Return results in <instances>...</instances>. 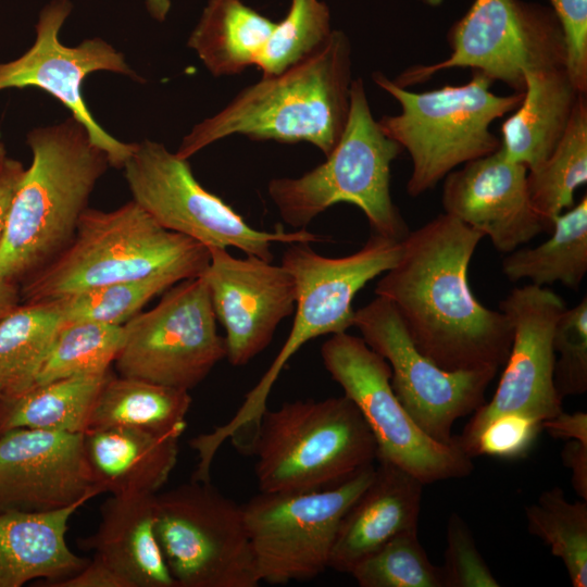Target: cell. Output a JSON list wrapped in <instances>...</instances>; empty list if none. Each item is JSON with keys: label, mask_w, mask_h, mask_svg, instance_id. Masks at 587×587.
Instances as JSON below:
<instances>
[{"label": "cell", "mask_w": 587, "mask_h": 587, "mask_svg": "<svg viewBox=\"0 0 587 587\" xmlns=\"http://www.w3.org/2000/svg\"><path fill=\"white\" fill-rule=\"evenodd\" d=\"M25 170L22 162L10 158L0 166V246L5 234L11 203Z\"/></svg>", "instance_id": "b9f144b4"}, {"label": "cell", "mask_w": 587, "mask_h": 587, "mask_svg": "<svg viewBox=\"0 0 587 587\" xmlns=\"http://www.w3.org/2000/svg\"><path fill=\"white\" fill-rule=\"evenodd\" d=\"M528 168L500 148L451 171L442 187L446 214L488 236L495 249L510 253L547 232L527 187Z\"/></svg>", "instance_id": "ffe728a7"}, {"label": "cell", "mask_w": 587, "mask_h": 587, "mask_svg": "<svg viewBox=\"0 0 587 587\" xmlns=\"http://www.w3.org/2000/svg\"><path fill=\"white\" fill-rule=\"evenodd\" d=\"M21 302L20 285L0 279V320Z\"/></svg>", "instance_id": "f6af8a7d"}, {"label": "cell", "mask_w": 587, "mask_h": 587, "mask_svg": "<svg viewBox=\"0 0 587 587\" xmlns=\"http://www.w3.org/2000/svg\"><path fill=\"white\" fill-rule=\"evenodd\" d=\"M350 575L361 587H445L441 566L430 562L417 529L391 538L358 562Z\"/></svg>", "instance_id": "836d02e7"}, {"label": "cell", "mask_w": 587, "mask_h": 587, "mask_svg": "<svg viewBox=\"0 0 587 587\" xmlns=\"http://www.w3.org/2000/svg\"><path fill=\"white\" fill-rule=\"evenodd\" d=\"M216 321L202 276L175 284L154 308L123 325L118 375L189 391L226 358Z\"/></svg>", "instance_id": "5bb4252c"}, {"label": "cell", "mask_w": 587, "mask_h": 587, "mask_svg": "<svg viewBox=\"0 0 587 587\" xmlns=\"http://www.w3.org/2000/svg\"><path fill=\"white\" fill-rule=\"evenodd\" d=\"M402 151L373 117L364 83L357 78L346 127L326 160L299 177L271 179L267 193L280 218L296 229L347 202L364 213L373 234L400 241L410 230L391 199L390 168Z\"/></svg>", "instance_id": "8992f818"}, {"label": "cell", "mask_w": 587, "mask_h": 587, "mask_svg": "<svg viewBox=\"0 0 587 587\" xmlns=\"http://www.w3.org/2000/svg\"><path fill=\"white\" fill-rule=\"evenodd\" d=\"M351 45L333 30L312 54L283 72L261 77L185 135L175 153L189 160L234 135L283 143L308 142L328 155L350 110Z\"/></svg>", "instance_id": "7a4b0ae2"}, {"label": "cell", "mask_w": 587, "mask_h": 587, "mask_svg": "<svg viewBox=\"0 0 587 587\" xmlns=\"http://www.w3.org/2000/svg\"><path fill=\"white\" fill-rule=\"evenodd\" d=\"M483 238L439 214L408 233L398 261L375 287L376 296L392 303L416 349L447 371H498L511 349L510 319L482 304L470 287V262Z\"/></svg>", "instance_id": "6da1fadb"}, {"label": "cell", "mask_w": 587, "mask_h": 587, "mask_svg": "<svg viewBox=\"0 0 587 587\" xmlns=\"http://www.w3.org/2000/svg\"><path fill=\"white\" fill-rule=\"evenodd\" d=\"M562 461L572 473V485L587 500V440L570 439L562 450Z\"/></svg>", "instance_id": "7bdbcfd3"}, {"label": "cell", "mask_w": 587, "mask_h": 587, "mask_svg": "<svg viewBox=\"0 0 587 587\" xmlns=\"http://www.w3.org/2000/svg\"><path fill=\"white\" fill-rule=\"evenodd\" d=\"M49 587H130L129 583L100 559L93 557L78 572L57 582Z\"/></svg>", "instance_id": "60d3db41"}, {"label": "cell", "mask_w": 587, "mask_h": 587, "mask_svg": "<svg viewBox=\"0 0 587 587\" xmlns=\"http://www.w3.org/2000/svg\"><path fill=\"white\" fill-rule=\"evenodd\" d=\"M149 14L158 22H163L171 10V0H145Z\"/></svg>", "instance_id": "bcb514c9"}, {"label": "cell", "mask_w": 587, "mask_h": 587, "mask_svg": "<svg viewBox=\"0 0 587 587\" xmlns=\"http://www.w3.org/2000/svg\"><path fill=\"white\" fill-rule=\"evenodd\" d=\"M370 465L330 488L261 492L242 504L261 583L309 580L326 569L340 523L373 478Z\"/></svg>", "instance_id": "4fadbf2b"}, {"label": "cell", "mask_w": 587, "mask_h": 587, "mask_svg": "<svg viewBox=\"0 0 587 587\" xmlns=\"http://www.w3.org/2000/svg\"><path fill=\"white\" fill-rule=\"evenodd\" d=\"M328 7L320 0H290L284 20L262 52L257 67L262 76L276 75L322 47L332 34Z\"/></svg>", "instance_id": "d590c367"}, {"label": "cell", "mask_w": 587, "mask_h": 587, "mask_svg": "<svg viewBox=\"0 0 587 587\" xmlns=\"http://www.w3.org/2000/svg\"><path fill=\"white\" fill-rule=\"evenodd\" d=\"M401 252V240L371 235L354 253L329 258L315 252L309 242H295L284 251L282 265L297 287L295 317L288 337L270 367L245 396L225 424L192 438V448L204 462H212L224 441L248 448L267 409L271 390L288 361L310 340L347 332L353 326L352 302L372 279L391 268Z\"/></svg>", "instance_id": "277c9868"}, {"label": "cell", "mask_w": 587, "mask_h": 587, "mask_svg": "<svg viewBox=\"0 0 587 587\" xmlns=\"http://www.w3.org/2000/svg\"><path fill=\"white\" fill-rule=\"evenodd\" d=\"M209 262L208 247L163 228L133 200L112 211L88 208L70 245L20 285L21 301L54 300L162 274L190 279Z\"/></svg>", "instance_id": "5b68a950"}, {"label": "cell", "mask_w": 587, "mask_h": 587, "mask_svg": "<svg viewBox=\"0 0 587 587\" xmlns=\"http://www.w3.org/2000/svg\"><path fill=\"white\" fill-rule=\"evenodd\" d=\"M123 340V325L97 321L64 323L35 383L104 375Z\"/></svg>", "instance_id": "d6a6232c"}, {"label": "cell", "mask_w": 587, "mask_h": 587, "mask_svg": "<svg viewBox=\"0 0 587 587\" xmlns=\"http://www.w3.org/2000/svg\"><path fill=\"white\" fill-rule=\"evenodd\" d=\"M276 23L242 0H209L187 46L215 77L255 66Z\"/></svg>", "instance_id": "484cf974"}, {"label": "cell", "mask_w": 587, "mask_h": 587, "mask_svg": "<svg viewBox=\"0 0 587 587\" xmlns=\"http://www.w3.org/2000/svg\"><path fill=\"white\" fill-rule=\"evenodd\" d=\"M249 452L261 492L335 487L377 460L374 436L345 395L266 409Z\"/></svg>", "instance_id": "52a82bcc"}, {"label": "cell", "mask_w": 587, "mask_h": 587, "mask_svg": "<svg viewBox=\"0 0 587 587\" xmlns=\"http://www.w3.org/2000/svg\"><path fill=\"white\" fill-rule=\"evenodd\" d=\"M154 527L177 587L261 584L242 504L211 482L190 479L154 495Z\"/></svg>", "instance_id": "30bf717a"}, {"label": "cell", "mask_w": 587, "mask_h": 587, "mask_svg": "<svg viewBox=\"0 0 587 587\" xmlns=\"http://www.w3.org/2000/svg\"><path fill=\"white\" fill-rule=\"evenodd\" d=\"M102 494L84 433L13 428L0 434V512H45Z\"/></svg>", "instance_id": "d6986e66"}, {"label": "cell", "mask_w": 587, "mask_h": 587, "mask_svg": "<svg viewBox=\"0 0 587 587\" xmlns=\"http://www.w3.org/2000/svg\"><path fill=\"white\" fill-rule=\"evenodd\" d=\"M124 177L135 201L163 228L205 247L237 248L246 255L273 260L274 242H322L326 237L304 229L272 232L250 226L218 196L195 177L189 160L150 139L136 142L124 164Z\"/></svg>", "instance_id": "9c48e42d"}, {"label": "cell", "mask_w": 587, "mask_h": 587, "mask_svg": "<svg viewBox=\"0 0 587 587\" xmlns=\"http://www.w3.org/2000/svg\"><path fill=\"white\" fill-rule=\"evenodd\" d=\"M182 282L170 274L120 282L54 299L64 322L97 321L124 325L154 297Z\"/></svg>", "instance_id": "e575fe53"}, {"label": "cell", "mask_w": 587, "mask_h": 587, "mask_svg": "<svg viewBox=\"0 0 587 587\" xmlns=\"http://www.w3.org/2000/svg\"><path fill=\"white\" fill-rule=\"evenodd\" d=\"M73 9L70 0H51L39 13L32 47L18 58L0 62V91L11 88H39L59 100L88 130L91 141L102 149L110 166L122 170L136 142H123L93 118L84 96L85 78L108 71L134 80L142 78L128 65L125 55L102 38L64 46L60 30Z\"/></svg>", "instance_id": "2e32d148"}, {"label": "cell", "mask_w": 587, "mask_h": 587, "mask_svg": "<svg viewBox=\"0 0 587 587\" xmlns=\"http://www.w3.org/2000/svg\"><path fill=\"white\" fill-rule=\"evenodd\" d=\"M64 323L55 300L17 304L0 320V395L35 384Z\"/></svg>", "instance_id": "f546056e"}, {"label": "cell", "mask_w": 587, "mask_h": 587, "mask_svg": "<svg viewBox=\"0 0 587 587\" xmlns=\"http://www.w3.org/2000/svg\"><path fill=\"white\" fill-rule=\"evenodd\" d=\"M541 421L524 413H504L491 419L479 432L471 457L524 458L542 430Z\"/></svg>", "instance_id": "f35d334b"}, {"label": "cell", "mask_w": 587, "mask_h": 587, "mask_svg": "<svg viewBox=\"0 0 587 587\" xmlns=\"http://www.w3.org/2000/svg\"><path fill=\"white\" fill-rule=\"evenodd\" d=\"M511 321L513 339L504 370L490 399L479 407L454 444L470 458L483 427L495 416L524 413L541 422L562 411L553 383V333L566 309L562 298L546 287L513 288L499 303Z\"/></svg>", "instance_id": "e0dca14e"}, {"label": "cell", "mask_w": 587, "mask_h": 587, "mask_svg": "<svg viewBox=\"0 0 587 587\" xmlns=\"http://www.w3.org/2000/svg\"><path fill=\"white\" fill-rule=\"evenodd\" d=\"M353 326L390 366L391 388L416 425L432 439L451 445L454 423L474 413L497 370L447 371L422 354L392 303L376 296L354 311Z\"/></svg>", "instance_id": "9a60e30c"}, {"label": "cell", "mask_w": 587, "mask_h": 587, "mask_svg": "<svg viewBox=\"0 0 587 587\" xmlns=\"http://www.w3.org/2000/svg\"><path fill=\"white\" fill-rule=\"evenodd\" d=\"M447 548L441 566L445 587H499L500 584L478 551L465 521L451 513L447 523Z\"/></svg>", "instance_id": "74e56055"}, {"label": "cell", "mask_w": 587, "mask_h": 587, "mask_svg": "<svg viewBox=\"0 0 587 587\" xmlns=\"http://www.w3.org/2000/svg\"><path fill=\"white\" fill-rule=\"evenodd\" d=\"M372 480L344 516L328 567L350 574L362 559L395 536L417 529L424 484L383 460Z\"/></svg>", "instance_id": "44dd1931"}, {"label": "cell", "mask_w": 587, "mask_h": 587, "mask_svg": "<svg viewBox=\"0 0 587 587\" xmlns=\"http://www.w3.org/2000/svg\"><path fill=\"white\" fill-rule=\"evenodd\" d=\"M191 401L188 390L110 372L96 398L88 429L127 426L182 436Z\"/></svg>", "instance_id": "4316f807"}, {"label": "cell", "mask_w": 587, "mask_h": 587, "mask_svg": "<svg viewBox=\"0 0 587 587\" xmlns=\"http://www.w3.org/2000/svg\"><path fill=\"white\" fill-rule=\"evenodd\" d=\"M202 277L217 321L225 328L226 359L242 366L272 341L279 323L296 307L297 287L290 272L254 255L235 258L210 247Z\"/></svg>", "instance_id": "ac0fdd59"}, {"label": "cell", "mask_w": 587, "mask_h": 587, "mask_svg": "<svg viewBox=\"0 0 587 587\" xmlns=\"http://www.w3.org/2000/svg\"><path fill=\"white\" fill-rule=\"evenodd\" d=\"M88 500L45 512H0V587L65 578L89 561L66 541L68 522Z\"/></svg>", "instance_id": "cb8c5ba5"}, {"label": "cell", "mask_w": 587, "mask_h": 587, "mask_svg": "<svg viewBox=\"0 0 587 587\" xmlns=\"http://www.w3.org/2000/svg\"><path fill=\"white\" fill-rule=\"evenodd\" d=\"M550 238L537 247L515 249L502 261L511 282L527 279L544 287L557 282L577 290L587 273V197L558 215Z\"/></svg>", "instance_id": "f1b7e54d"}, {"label": "cell", "mask_w": 587, "mask_h": 587, "mask_svg": "<svg viewBox=\"0 0 587 587\" xmlns=\"http://www.w3.org/2000/svg\"><path fill=\"white\" fill-rule=\"evenodd\" d=\"M587 183V101L580 93L567 127L549 157L527 173L532 204L548 233L554 218L574 205L578 187Z\"/></svg>", "instance_id": "4dcf8cb0"}, {"label": "cell", "mask_w": 587, "mask_h": 587, "mask_svg": "<svg viewBox=\"0 0 587 587\" xmlns=\"http://www.w3.org/2000/svg\"><path fill=\"white\" fill-rule=\"evenodd\" d=\"M579 92L565 67L525 74L520 105L501 126V149L528 171L539 166L563 136Z\"/></svg>", "instance_id": "d4e9b609"}, {"label": "cell", "mask_w": 587, "mask_h": 587, "mask_svg": "<svg viewBox=\"0 0 587 587\" xmlns=\"http://www.w3.org/2000/svg\"><path fill=\"white\" fill-rule=\"evenodd\" d=\"M450 55L413 65L394 82L407 88L439 71L471 67L523 92L525 74L565 67V48L552 10L520 0H475L449 33Z\"/></svg>", "instance_id": "8fae6325"}, {"label": "cell", "mask_w": 587, "mask_h": 587, "mask_svg": "<svg viewBox=\"0 0 587 587\" xmlns=\"http://www.w3.org/2000/svg\"><path fill=\"white\" fill-rule=\"evenodd\" d=\"M422 1L424 3H426L428 5H433V7L439 5L442 2V0H422Z\"/></svg>", "instance_id": "c3c4849f"}, {"label": "cell", "mask_w": 587, "mask_h": 587, "mask_svg": "<svg viewBox=\"0 0 587 587\" xmlns=\"http://www.w3.org/2000/svg\"><path fill=\"white\" fill-rule=\"evenodd\" d=\"M32 163L13 197L0 246V279L22 284L72 241L98 180L110 166L72 115L26 136Z\"/></svg>", "instance_id": "3957f363"}, {"label": "cell", "mask_w": 587, "mask_h": 587, "mask_svg": "<svg viewBox=\"0 0 587 587\" xmlns=\"http://www.w3.org/2000/svg\"><path fill=\"white\" fill-rule=\"evenodd\" d=\"M7 158L8 155L5 145L3 143V141L0 140V166L3 164Z\"/></svg>", "instance_id": "7dc6e473"}, {"label": "cell", "mask_w": 587, "mask_h": 587, "mask_svg": "<svg viewBox=\"0 0 587 587\" xmlns=\"http://www.w3.org/2000/svg\"><path fill=\"white\" fill-rule=\"evenodd\" d=\"M154 495H110L96 532L78 541L130 587H177L155 534Z\"/></svg>", "instance_id": "7402d4cb"}, {"label": "cell", "mask_w": 587, "mask_h": 587, "mask_svg": "<svg viewBox=\"0 0 587 587\" xmlns=\"http://www.w3.org/2000/svg\"><path fill=\"white\" fill-rule=\"evenodd\" d=\"M179 438L127 426L86 430L85 453L96 486L110 495L157 494L177 463Z\"/></svg>", "instance_id": "603a6c76"}, {"label": "cell", "mask_w": 587, "mask_h": 587, "mask_svg": "<svg viewBox=\"0 0 587 587\" xmlns=\"http://www.w3.org/2000/svg\"><path fill=\"white\" fill-rule=\"evenodd\" d=\"M372 77L401 107L399 114L384 115L378 123L411 157V197L430 190L459 165L497 151L501 141L490 125L513 112L523 98V92L494 93L492 80L478 71L463 85L424 92L407 90L380 72Z\"/></svg>", "instance_id": "ba28073f"}, {"label": "cell", "mask_w": 587, "mask_h": 587, "mask_svg": "<svg viewBox=\"0 0 587 587\" xmlns=\"http://www.w3.org/2000/svg\"><path fill=\"white\" fill-rule=\"evenodd\" d=\"M324 367L359 409L377 447V460L409 472L424 485L463 478L474 466L454 442L427 436L396 397L387 361L361 338L334 334L321 347Z\"/></svg>", "instance_id": "7c38bea8"}, {"label": "cell", "mask_w": 587, "mask_h": 587, "mask_svg": "<svg viewBox=\"0 0 587 587\" xmlns=\"http://www.w3.org/2000/svg\"><path fill=\"white\" fill-rule=\"evenodd\" d=\"M104 375L35 383L0 395V434L13 428L85 433Z\"/></svg>", "instance_id": "83f0119b"}, {"label": "cell", "mask_w": 587, "mask_h": 587, "mask_svg": "<svg viewBox=\"0 0 587 587\" xmlns=\"http://www.w3.org/2000/svg\"><path fill=\"white\" fill-rule=\"evenodd\" d=\"M560 24L565 71L576 89L587 91V0H549Z\"/></svg>", "instance_id": "ab89813d"}, {"label": "cell", "mask_w": 587, "mask_h": 587, "mask_svg": "<svg viewBox=\"0 0 587 587\" xmlns=\"http://www.w3.org/2000/svg\"><path fill=\"white\" fill-rule=\"evenodd\" d=\"M529 534L559 558L573 587L587 586V502L569 501L555 486L525 509Z\"/></svg>", "instance_id": "1f68e13d"}, {"label": "cell", "mask_w": 587, "mask_h": 587, "mask_svg": "<svg viewBox=\"0 0 587 587\" xmlns=\"http://www.w3.org/2000/svg\"><path fill=\"white\" fill-rule=\"evenodd\" d=\"M542 429L557 439L587 440V414L583 411L566 413L563 410L541 423Z\"/></svg>", "instance_id": "ee69618b"}, {"label": "cell", "mask_w": 587, "mask_h": 587, "mask_svg": "<svg viewBox=\"0 0 587 587\" xmlns=\"http://www.w3.org/2000/svg\"><path fill=\"white\" fill-rule=\"evenodd\" d=\"M553 383L563 400L587 391V297L559 316L553 333Z\"/></svg>", "instance_id": "8d00e7d4"}]
</instances>
